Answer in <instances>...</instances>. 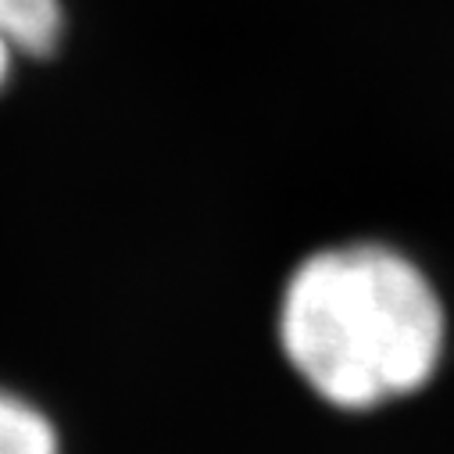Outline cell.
I'll list each match as a JSON object with an SVG mask.
<instances>
[{
    "label": "cell",
    "mask_w": 454,
    "mask_h": 454,
    "mask_svg": "<svg viewBox=\"0 0 454 454\" xmlns=\"http://www.w3.org/2000/svg\"><path fill=\"white\" fill-rule=\"evenodd\" d=\"M447 304L415 254L344 240L283 279L276 340L290 372L329 408L372 411L426 390L447 358Z\"/></svg>",
    "instance_id": "6da1fadb"
},
{
    "label": "cell",
    "mask_w": 454,
    "mask_h": 454,
    "mask_svg": "<svg viewBox=\"0 0 454 454\" xmlns=\"http://www.w3.org/2000/svg\"><path fill=\"white\" fill-rule=\"evenodd\" d=\"M65 36V0H0V40L19 61H51Z\"/></svg>",
    "instance_id": "7a4b0ae2"
},
{
    "label": "cell",
    "mask_w": 454,
    "mask_h": 454,
    "mask_svg": "<svg viewBox=\"0 0 454 454\" xmlns=\"http://www.w3.org/2000/svg\"><path fill=\"white\" fill-rule=\"evenodd\" d=\"M0 454H61L51 415L8 387H0Z\"/></svg>",
    "instance_id": "3957f363"
},
{
    "label": "cell",
    "mask_w": 454,
    "mask_h": 454,
    "mask_svg": "<svg viewBox=\"0 0 454 454\" xmlns=\"http://www.w3.org/2000/svg\"><path fill=\"white\" fill-rule=\"evenodd\" d=\"M15 72H19V58L8 51V43H4V40H0V93H4V90L12 86Z\"/></svg>",
    "instance_id": "277c9868"
}]
</instances>
